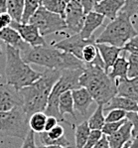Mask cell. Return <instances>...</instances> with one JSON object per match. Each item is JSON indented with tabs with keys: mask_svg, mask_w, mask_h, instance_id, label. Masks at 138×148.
I'll list each match as a JSON object with an SVG mask.
<instances>
[{
	"mask_svg": "<svg viewBox=\"0 0 138 148\" xmlns=\"http://www.w3.org/2000/svg\"><path fill=\"white\" fill-rule=\"evenodd\" d=\"M79 1L83 6L85 14L89 13L90 11H94V6L96 4V0H79Z\"/></svg>",
	"mask_w": 138,
	"mask_h": 148,
	"instance_id": "f35d334b",
	"label": "cell"
},
{
	"mask_svg": "<svg viewBox=\"0 0 138 148\" xmlns=\"http://www.w3.org/2000/svg\"><path fill=\"white\" fill-rule=\"evenodd\" d=\"M21 56L26 63L36 64L46 69L65 71L85 67V63L76 56L61 51L54 46H30L22 52Z\"/></svg>",
	"mask_w": 138,
	"mask_h": 148,
	"instance_id": "7a4b0ae2",
	"label": "cell"
},
{
	"mask_svg": "<svg viewBox=\"0 0 138 148\" xmlns=\"http://www.w3.org/2000/svg\"><path fill=\"white\" fill-rule=\"evenodd\" d=\"M105 106L103 104H98V108L94 112L90 115L87 122H89V128L92 130H101L103 125L105 123V116L103 114Z\"/></svg>",
	"mask_w": 138,
	"mask_h": 148,
	"instance_id": "603a6c76",
	"label": "cell"
},
{
	"mask_svg": "<svg viewBox=\"0 0 138 148\" xmlns=\"http://www.w3.org/2000/svg\"><path fill=\"white\" fill-rule=\"evenodd\" d=\"M126 120H127V118H125V119H123V120H120V121L105 122V125H103V127H102V129H101L103 135L109 136V135H111V134H113L114 132H116L122 125L124 124V122H125Z\"/></svg>",
	"mask_w": 138,
	"mask_h": 148,
	"instance_id": "1f68e13d",
	"label": "cell"
},
{
	"mask_svg": "<svg viewBox=\"0 0 138 148\" xmlns=\"http://www.w3.org/2000/svg\"><path fill=\"white\" fill-rule=\"evenodd\" d=\"M0 55H2V49H1V46H0Z\"/></svg>",
	"mask_w": 138,
	"mask_h": 148,
	"instance_id": "c3c4849f",
	"label": "cell"
},
{
	"mask_svg": "<svg viewBox=\"0 0 138 148\" xmlns=\"http://www.w3.org/2000/svg\"><path fill=\"white\" fill-rule=\"evenodd\" d=\"M11 27L16 30L20 36L22 37L27 44H29L31 47L37 46H47V43L45 41L44 36L41 35L39 29L34 24L31 23H21V22L12 21L11 22Z\"/></svg>",
	"mask_w": 138,
	"mask_h": 148,
	"instance_id": "9c48e42d",
	"label": "cell"
},
{
	"mask_svg": "<svg viewBox=\"0 0 138 148\" xmlns=\"http://www.w3.org/2000/svg\"><path fill=\"white\" fill-rule=\"evenodd\" d=\"M128 148H138V137H133L131 139Z\"/></svg>",
	"mask_w": 138,
	"mask_h": 148,
	"instance_id": "ee69618b",
	"label": "cell"
},
{
	"mask_svg": "<svg viewBox=\"0 0 138 148\" xmlns=\"http://www.w3.org/2000/svg\"><path fill=\"white\" fill-rule=\"evenodd\" d=\"M105 109L111 110V109H123L126 112H137L138 103L132 99L125 97L115 95L106 104H105Z\"/></svg>",
	"mask_w": 138,
	"mask_h": 148,
	"instance_id": "d6986e66",
	"label": "cell"
},
{
	"mask_svg": "<svg viewBox=\"0 0 138 148\" xmlns=\"http://www.w3.org/2000/svg\"><path fill=\"white\" fill-rule=\"evenodd\" d=\"M61 74L62 71L46 69L37 81L18 90L21 97L22 108L29 117L35 112L45 111L50 94L60 79Z\"/></svg>",
	"mask_w": 138,
	"mask_h": 148,
	"instance_id": "6da1fadb",
	"label": "cell"
},
{
	"mask_svg": "<svg viewBox=\"0 0 138 148\" xmlns=\"http://www.w3.org/2000/svg\"><path fill=\"white\" fill-rule=\"evenodd\" d=\"M41 1H42V0H41Z\"/></svg>",
	"mask_w": 138,
	"mask_h": 148,
	"instance_id": "816d5d0a",
	"label": "cell"
},
{
	"mask_svg": "<svg viewBox=\"0 0 138 148\" xmlns=\"http://www.w3.org/2000/svg\"><path fill=\"white\" fill-rule=\"evenodd\" d=\"M105 18V16L100 14V13H98L96 11H90L89 13L85 14L83 26L79 34L85 40L94 38V33L98 27L102 25Z\"/></svg>",
	"mask_w": 138,
	"mask_h": 148,
	"instance_id": "7c38bea8",
	"label": "cell"
},
{
	"mask_svg": "<svg viewBox=\"0 0 138 148\" xmlns=\"http://www.w3.org/2000/svg\"><path fill=\"white\" fill-rule=\"evenodd\" d=\"M6 83L15 90H20L25 86L33 84L41 77L42 73L34 71L23 60L20 51L16 48L6 45Z\"/></svg>",
	"mask_w": 138,
	"mask_h": 148,
	"instance_id": "277c9868",
	"label": "cell"
},
{
	"mask_svg": "<svg viewBox=\"0 0 138 148\" xmlns=\"http://www.w3.org/2000/svg\"><path fill=\"white\" fill-rule=\"evenodd\" d=\"M67 4L64 0H42V6L53 13H57L65 17Z\"/></svg>",
	"mask_w": 138,
	"mask_h": 148,
	"instance_id": "4316f807",
	"label": "cell"
},
{
	"mask_svg": "<svg viewBox=\"0 0 138 148\" xmlns=\"http://www.w3.org/2000/svg\"><path fill=\"white\" fill-rule=\"evenodd\" d=\"M59 110L63 116L65 114H70L72 115L73 118H76L72 90L65 92L60 95V97H59Z\"/></svg>",
	"mask_w": 138,
	"mask_h": 148,
	"instance_id": "44dd1931",
	"label": "cell"
},
{
	"mask_svg": "<svg viewBox=\"0 0 138 148\" xmlns=\"http://www.w3.org/2000/svg\"><path fill=\"white\" fill-rule=\"evenodd\" d=\"M65 21L67 29L79 34L83 26L85 13L79 0H71L67 4L65 11Z\"/></svg>",
	"mask_w": 138,
	"mask_h": 148,
	"instance_id": "ba28073f",
	"label": "cell"
},
{
	"mask_svg": "<svg viewBox=\"0 0 138 148\" xmlns=\"http://www.w3.org/2000/svg\"><path fill=\"white\" fill-rule=\"evenodd\" d=\"M124 5V0H101L94 6V11L100 13L105 18L113 20Z\"/></svg>",
	"mask_w": 138,
	"mask_h": 148,
	"instance_id": "9a60e30c",
	"label": "cell"
},
{
	"mask_svg": "<svg viewBox=\"0 0 138 148\" xmlns=\"http://www.w3.org/2000/svg\"><path fill=\"white\" fill-rule=\"evenodd\" d=\"M120 12L127 14L129 17H134L138 14V0H124V5Z\"/></svg>",
	"mask_w": 138,
	"mask_h": 148,
	"instance_id": "f546056e",
	"label": "cell"
},
{
	"mask_svg": "<svg viewBox=\"0 0 138 148\" xmlns=\"http://www.w3.org/2000/svg\"><path fill=\"white\" fill-rule=\"evenodd\" d=\"M128 79L138 76V56L128 54Z\"/></svg>",
	"mask_w": 138,
	"mask_h": 148,
	"instance_id": "4dcf8cb0",
	"label": "cell"
},
{
	"mask_svg": "<svg viewBox=\"0 0 138 148\" xmlns=\"http://www.w3.org/2000/svg\"><path fill=\"white\" fill-rule=\"evenodd\" d=\"M40 135V140L42 145H46V146H49V145H60V146H71V143L70 141L63 136L60 139H51L48 135V132L47 131H43V132L39 133Z\"/></svg>",
	"mask_w": 138,
	"mask_h": 148,
	"instance_id": "f1b7e54d",
	"label": "cell"
},
{
	"mask_svg": "<svg viewBox=\"0 0 138 148\" xmlns=\"http://www.w3.org/2000/svg\"><path fill=\"white\" fill-rule=\"evenodd\" d=\"M96 44L103 60V63H105V72L108 73L115 63V61L120 57L119 55L122 52V48L115 47L109 44H105V43H96Z\"/></svg>",
	"mask_w": 138,
	"mask_h": 148,
	"instance_id": "2e32d148",
	"label": "cell"
},
{
	"mask_svg": "<svg viewBox=\"0 0 138 148\" xmlns=\"http://www.w3.org/2000/svg\"><path fill=\"white\" fill-rule=\"evenodd\" d=\"M48 115L44 111L35 112L29 117V126L34 132L41 133L45 131V124Z\"/></svg>",
	"mask_w": 138,
	"mask_h": 148,
	"instance_id": "d4e9b609",
	"label": "cell"
},
{
	"mask_svg": "<svg viewBox=\"0 0 138 148\" xmlns=\"http://www.w3.org/2000/svg\"><path fill=\"white\" fill-rule=\"evenodd\" d=\"M137 34L136 29L131 22V18L125 13L119 12L113 20H110L106 25L100 35L96 38V43H105L123 48L124 45Z\"/></svg>",
	"mask_w": 138,
	"mask_h": 148,
	"instance_id": "5b68a950",
	"label": "cell"
},
{
	"mask_svg": "<svg viewBox=\"0 0 138 148\" xmlns=\"http://www.w3.org/2000/svg\"><path fill=\"white\" fill-rule=\"evenodd\" d=\"M126 111L123 109H111L105 116V122L120 121L126 118Z\"/></svg>",
	"mask_w": 138,
	"mask_h": 148,
	"instance_id": "d6a6232c",
	"label": "cell"
},
{
	"mask_svg": "<svg viewBox=\"0 0 138 148\" xmlns=\"http://www.w3.org/2000/svg\"><path fill=\"white\" fill-rule=\"evenodd\" d=\"M58 123H59V120L55 116L48 115L46 119V124H45V131H50L56 125H58Z\"/></svg>",
	"mask_w": 138,
	"mask_h": 148,
	"instance_id": "60d3db41",
	"label": "cell"
},
{
	"mask_svg": "<svg viewBox=\"0 0 138 148\" xmlns=\"http://www.w3.org/2000/svg\"><path fill=\"white\" fill-rule=\"evenodd\" d=\"M132 127L130 120H126L120 128L109 136H106L110 148H122L132 139Z\"/></svg>",
	"mask_w": 138,
	"mask_h": 148,
	"instance_id": "4fadbf2b",
	"label": "cell"
},
{
	"mask_svg": "<svg viewBox=\"0 0 138 148\" xmlns=\"http://www.w3.org/2000/svg\"><path fill=\"white\" fill-rule=\"evenodd\" d=\"M25 0H8L7 13L11 16L13 21L21 22L24 11Z\"/></svg>",
	"mask_w": 138,
	"mask_h": 148,
	"instance_id": "cb8c5ba5",
	"label": "cell"
},
{
	"mask_svg": "<svg viewBox=\"0 0 138 148\" xmlns=\"http://www.w3.org/2000/svg\"><path fill=\"white\" fill-rule=\"evenodd\" d=\"M41 5H42L41 0H25L24 11L23 15H22L21 23H29L32 16L35 14V12L39 9Z\"/></svg>",
	"mask_w": 138,
	"mask_h": 148,
	"instance_id": "484cf974",
	"label": "cell"
},
{
	"mask_svg": "<svg viewBox=\"0 0 138 148\" xmlns=\"http://www.w3.org/2000/svg\"><path fill=\"white\" fill-rule=\"evenodd\" d=\"M108 76L112 79H128V61L125 57H119L111 69L108 72Z\"/></svg>",
	"mask_w": 138,
	"mask_h": 148,
	"instance_id": "ffe728a7",
	"label": "cell"
},
{
	"mask_svg": "<svg viewBox=\"0 0 138 148\" xmlns=\"http://www.w3.org/2000/svg\"><path fill=\"white\" fill-rule=\"evenodd\" d=\"M21 148H38L35 142V132L32 129H30V131L26 135Z\"/></svg>",
	"mask_w": 138,
	"mask_h": 148,
	"instance_id": "8d00e7d4",
	"label": "cell"
},
{
	"mask_svg": "<svg viewBox=\"0 0 138 148\" xmlns=\"http://www.w3.org/2000/svg\"><path fill=\"white\" fill-rule=\"evenodd\" d=\"M7 2L8 0H0V14L7 12Z\"/></svg>",
	"mask_w": 138,
	"mask_h": 148,
	"instance_id": "7bdbcfd3",
	"label": "cell"
},
{
	"mask_svg": "<svg viewBox=\"0 0 138 148\" xmlns=\"http://www.w3.org/2000/svg\"><path fill=\"white\" fill-rule=\"evenodd\" d=\"M29 23L35 25L39 29L41 35L44 37L67 29L65 18L63 16L47 10L42 5L32 16Z\"/></svg>",
	"mask_w": 138,
	"mask_h": 148,
	"instance_id": "52a82bcc",
	"label": "cell"
},
{
	"mask_svg": "<svg viewBox=\"0 0 138 148\" xmlns=\"http://www.w3.org/2000/svg\"><path fill=\"white\" fill-rule=\"evenodd\" d=\"M137 114H138V111H137Z\"/></svg>",
	"mask_w": 138,
	"mask_h": 148,
	"instance_id": "f907efd6",
	"label": "cell"
},
{
	"mask_svg": "<svg viewBox=\"0 0 138 148\" xmlns=\"http://www.w3.org/2000/svg\"><path fill=\"white\" fill-rule=\"evenodd\" d=\"M64 1L66 2V3H69V2L71 1V0H64Z\"/></svg>",
	"mask_w": 138,
	"mask_h": 148,
	"instance_id": "7dc6e473",
	"label": "cell"
},
{
	"mask_svg": "<svg viewBox=\"0 0 138 148\" xmlns=\"http://www.w3.org/2000/svg\"><path fill=\"white\" fill-rule=\"evenodd\" d=\"M92 41H96V39L92 38V39L85 40L81 37L80 34H74L73 36H70V37L66 38L64 40L55 43L53 46L61 50V51L74 55L77 58L81 60V58H83V49L85 48V45H87Z\"/></svg>",
	"mask_w": 138,
	"mask_h": 148,
	"instance_id": "30bf717a",
	"label": "cell"
},
{
	"mask_svg": "<svg viewBox=\"0 0 138 148\" xmlns=\"http://www.w3.org/2000/svg\"><path fill=\"white\" fill-rule=\"evenodd\" d=\"M101 0H96V3H98V2H100Z\"/></svg>",
	"mask_w": 138,
	"mask_h": 148,
	"instance_id": "681fc988",
	"label": "cell"
},
{
	"mask_svg": "<svg viewBox=\"0 0 138 148\" xmlns=\"http://www.w3.org/2000/svg\"><path fill=\"white\" fill-rule=\"evenodd\" d=\"M12 21H13V19L11 18V16L9 15L7 12L1 13V14H0V30L6 28V27H9L11 25V22Z\"/></svg>",
	"mask_w": 138,
	"mask_h": 148,
	"instance_id": "ab89813d",
	"label": "cell"
},
{
	"mask_svg": "<svg viewBox=\"0 0 138 148\" xmlns=\"http://www.w3.org/2000/svg\"><path fill=\"white\" fill-rule=\"evenodd\" d=\"M102 135H103V133L101 130H92L83 148H92L99 140H100Z\"/></svg>",
	"mask_w": 138,
	"mask_h": 148,
	"instance_id": "e575fe53",
	"label": "cell"
},
{
	"mask_svg": "<svg viewBox=\"0 0 138 148\" xmlns=\"http://www.w3.org/2000/svg\"><path fill=\"white\" fill-rule=\"evenodd\" d=\"M48 135L51 139H60L61 137L65 136V129L61 125H56L54 128H52L50 131H47Z\"/></svg>",
	"mask_w": 138,
	"mask_h": 148,
	"instance_id": "74e56055",
	"label": "cell"
},
{
	"mask_svg": "<svg viewBox=\"0 0 138 148\" xmlns=\"http://www.w3.org/2000/svg\"><path fill=\"white\" fill-rule=\"evenodd\" d=\"M126 118L132 123V138L138 137V114L137 112H127Z\"/></svg>",
	"mask_w": 138,
	"mask_h": 148,
	"instance_id": "d590c367",
	"label": "cell"
},
{
	"mask_svg": "<svg viewBox=\"0 0 138 148\" xmlns=\"http://www.w3.org/2000/svg\"><path fill=\"white\" fill-rule=\"evenodd\" d=\"M122 51L126 52V53H128V54L138 56V34L135 35L133 38H131V39L124 45V47L122 48Z\"/></svg>",
	"mask_w": 138,
	"mask_h": 148,
	"instance_id": "836d02e7",
	"label": "cell"
},
{
	"mask_svg": "<svg viewBox=\"0 0 138 148\" xmlns=\"http://www.w3.org/2000/svg\"><path fill=\"white\" fill-rule=\"evenodd\" d=\"M117 95L125 97L138 103V76L133 79H117Z\"/></svg>",
	"mask_w": 138,
	"mask_h": 148,
	"instance_id": "ac0fdd59",
	"label": "cell"
},
{
	"mask_svg": "<svg viewBox=\"0 0 138 148\" xmlns=\"http://www.w3.org/2000/svg\"><path fill=\"white\" fill-rule=\"evenodd\" d=\"M72 95H73L74 110L79 111L83 116H85L90 104L92 103V101H94L92 95L83 86L72 90Z\"/></svg>",
	"mask_w": 138,
	"mask_h": 148,
	"instance_id": "5bb4252c",
	"label": "cell"
},
{
	"mask_svg": "<svg viewBox=\"0 0 138 148\" xmlns=\"http://www.w3.org/2000/svg\"><path fill=\"white\" fill-rule=\"evenodd\" d=\"M0 39L3 41L6 45H10V46L18 49L20 51V53L24 52L27 48L30 47V45L27 44L22 39L20 34L11 26L0 30Z\"/></svg>",
	"mask_w": 138,
	"mask_h": 148,
	"instance_id": "e0dca14e",
	"label": "cell"
},
{
	"mask_svg": "<svg viewBox=\"0 0 138 148\" xmlns=\"http://www.w3.org/2000/svg\"><path fill=\"white\" fill-rule=\"evenodd\" d=\"M21 104L19 92L12 86L0 84V111H8Z\"/></svg>",
	"mask_w": 138,
	"mask_h": 148,
	"instance_id": "8fae6325",
	"label": "cell"
},
{
	"mask_svg": "<svg viewBox=\"0 0 138 148\" xmlns=\"http://www.w3.org/2000/svg\"><path fill=\"white\" fill-rule=\"evenodd\" d=\"M38 148H74L73 146H60V145H49V146H46V145H42V146L38 147Z\"/></svg>",
	"mask_w": 138,
	"mask_h": 148,
	"instance_id": "f6af8a7d",
	"label": "cell"
},
{
	"mask_svg": "<svg viewBox=\"0 0 138 148\" xmlns=\"http://www.w3.org/2000/svg\"><path fill=\"white\" fill-rule=\"evenodd\" d=\"M90 131H92V129L89 128L87 120L77 125L74 128V145H76V148H83L90 134Z\"/></svg>",
	"mask_w": 138,
	"mask_h": 148,
	"instance_id": "7402d4cb",
	"label": "cell"
},
{
	"mask_svg": "<svg viewBox=\"0 0 138 148\" xmlns=\"http://www.w3.org/2000/svg\"><path fill=\"white\" fill-rule=\"evenodd\" d=\"M130 141H131V140H130ZM130 141H129V142H127V143H126V144L124 145V146L122 147V148H128V146H129V144H130Z\"/></svg>",
	"mask_w": 138,
	"mask_h": 148,
	"instance_id": "bcb514c9",
	"label": "cell"
},
{
	"mask_svg": "<svg viewBox=\"0 0 138 148\" xmlns=\"http://www.w3.org/2000/svg\"><path fill=\"white\" fill-rule=\"evenodd\" d=\"M29 116L22 108L17 106L8 111H0V136L25 139L30 131Z\"/></svg>",
	"mask_w": 138,
	"mask_h": 148,
	"instance_id": "8992f818",
	"label": "cell"
},
{
	"mask_svg": "<svg viewBox=\"0 0 138 148\" xmlns=\"http://www.w3.org/2000/svg\"><path fill=\"white\" fill-rule=\"evenodd\" d=\"M98 53L99 51L98 47H96V41H92L87 45H85V48L83 49V58H81V60L85 64H90L94 62Z\"/></svg>",
	"mask_w": 138,
	"mask_h": 148,
	"instance_id": "83f0119b",
	"label": "cell"
},
{
	"mask_svg": "<svg viewBox=\"0 0 138 148\" xmlns=\"http://www.w3.org/2000/svg\"><path fill=\"white\" fill-rule=\"evenodd\" d=\"M81 86L85 88L98 104H106L117 95L116 82L108 76L103 68L85 65L80 78Z\"/></svg>",
	"mask_w": 138,
	"mask_h": 148,
	"instance_id": "3957f363",
	"label": "cell"
},
{
	"mask_svg": "<svg viewBox=\"0 0 138 148\" xmlns=\"http://www.w3.org/2000/svg\"><path fill=\"white\" fill-rule=\"evenodd\" d=\"M92 148H110L106 135H102V137L100 138V140H99Z\"/></svg>",
	"mask_w": 138,
	"mask_h": 148,
	"instance_id": "b9f144b4",
	"label": "cell"
}]
</instances>
